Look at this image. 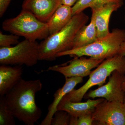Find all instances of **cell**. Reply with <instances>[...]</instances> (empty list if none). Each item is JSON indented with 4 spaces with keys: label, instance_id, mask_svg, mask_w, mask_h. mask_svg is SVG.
<instances>
[{
    "label": "cell",
    "instance_id": "cell-26",
    "mask_svg": "<svg viewBox=\"0 0 125 125\" xmlns=\"http://www.w3.org/2000/svg\"><path fill=\"white\" fill-rule=\"evenodd\" d=\"M124 19H125V18H124Z\"/></svg>",
    "mask_w": 125,
    "mask_h": 125
},
{
    "label": "cell",
    "instance_id": "cell-21",
    "mask_svg": "<svg viewBox=\"0 0 125 125\" xmlns=\"http://www.w3.org/2000/svg\"><path fill=\"white\" fill-rule=\"evenodd\" d=\"M93 122L92 114L84 115L79 117L71 115L69 125H92Z\"/></svg>",
    "mask_w": 125,
    "mask_h": 125
},
{
    "label": "cell",
    "instance_id": "cell-18",
    "mask_svg": "<svg viewBox=\"0 0 125 125\" xmlns=\"http://www.w3.org/2000/svg\"><path fill=\"white\" fill-rule=\"evenodd\" d=\"M15 118L7 107L4 96H0V125H15Z\"/></svg>",
    "mask_w": 125,
    "mask_h": 125
},
{
    "label": "cell",
    "instance_id": "cell-3",
    "mask_svg": "<svg viewBox=\"0 0 125 125\" xmlns=\"http://www.w3.org/2000/svg\"><path fill=\"white\" fill-rule=\"evenodd\" d=\"M125 40V30L113 29L108 36L89 45L58 53L57 57L66 55L81 57L88 56L105 60L118 54L121 45Z\"/></svg>",
    "mask_w": 125,
    "mask_h": 125
},
{
    "label": "cell",
    "instance_id": "cell-13",
    "mask_svg": "<svg viewBox=\"0 0 125 125\" xmlns=\"http://www.w3.org/2000/svg\"><path fill=\"white\" fill-rule=\"evenodd\" d=\"M23 69L20 65L0 66V95L4 96L22 79Z\"/></svg>",
    "mask_w": 125,
    "mask_h": 125
},
{
    "label": "cell",
    "instance_id": "cell-27",
    "mask_svg": "<svg viewBox=\"0 0 125 125\" xmlns=\"http://www.w3.org/2000/svg\"></svg>",
    "mask_w": 125,
    "mask_h": 125
},
{
    "label": "cell",
    "instance_id": "cell-23",
    "mask_svg": "<svg viewBox=\"0 0 125 125\" xmlns=\"http://www.w3.org/2000/svg\"><path fill=\"white\" fill-rule=\"evenodd\" d=\"M62 4L72 7L78 0H61Z\"/></svg>",
    "mask_w": 125,
    "mask_h": 125
},
{
    "label": "cell",
    "instance_id": "cell-4",
    "mask_svg": "<svg viewBox=\"0 0 125 125\" xmlns=\"http://www.w3.org/2000/svg\"><path fill=\"white\" fill-rule=\"evenodd\" d=\"M115 70L125 75V56L117 54L104 60L96 69L91 72L86 83L78 89H73L62 99L73 102H81L90 89L95 85L100 87L103 85L107 77Z\"/></svg>",
    "mask_w": 125,
    "mask_h": 125
},
{
    "label": "cell",
    "instance_id": "cell-15",
    "mask_svg": "<svg viewBox=\"0 0 125 125\" xmlns=\"http://www.w3.org/2000/svg\"><path fill=\"white\" fill-rule=\"evenodd\" d=\"M72 7L62 4L47 23L49 35L57 32L65 27L72 17Z\"/></svg>",
    "mask_w": 125,
    "mask_h": 125
},
{
    "label": "cell",
    "instance_id": "cell-7",
    "mask_svg": "<svg viewBox=\"0 0 125 125\" xmlns=\"http://www.w3.org/2000/svg\"><path fill=\"white\" fill-rule=\"evenodd\" d=\"M92 117L98 125H125V103L104 99L96 106Z\"/></svg>",
    "mask_w": 125,
    "mask_h": 125
},
{
    "label": "cell",
    "instance_id": "cell-16",
    "mask_svg": "<svg viewBox=\"0 0 125 125\" xmlns=\"http://www.w3.org/2000/svg\"><path fill=\"white\" fill-rule=\"evenodd\" d=\"M98 39L94 18L92 15L89 24L84 25L76 34L72 49L85 46Z\"/></svg>",
    "mask_w": 125,
    "mask_h": 125
},
{
    "label": "cell",
    "instance_id": "cell-12",
    "mask_svg": "<svg viewBox=\"0 0 125 125\" xmlns=\"http://www.w3.org/2000/svg\"><path fill=\"white\" fill-rule=\"evenodd\" d=\"M65 78L64 84L54 94L53 102L48 107L47 114L40 123V125H51L52 119L57 111V106L62 98L74 89L77 84L83 81V77H72Z\"/></svg>",
    "mask_w": 125,
    "mask_h": 125
},
{
    "label": "cell",
    "instance_id": "cell-24",
    "mask_svg": "<svg viewBox=\"0 0 125 125\" xmlns=\"http://www.w3.org/2000/svg\"><path fill=\"white\" fill-rule=\"evenodd\" d=\"M118 54L121 55L125 56V40L121 45Z\"/></svg>",
    "mask_w": 125,
    "mask_h": 125
},
{
    "label": "cell",
    "instance_id": "cell-1",
    "mask_svg": "<svg viewBox=\"0 0 125 125\" xmlns=\"http://www.w3.org/2000/svg\"><path fill=\"white\" fill-rule=\"evenodd\" d=\"M42 84L39 79L26 81L21 79L5 96L8 109L15 117L26 125H34L42 116L35 97Z\"/></svg>",
    "mask_w": 125,
    "mask_h": 125
},
{
    "label": "cell",
    "instance_id": "cell-8",
    "mask_svg": "<svg viewBox=\"0 0 125 125\" xmlns=\"http://www.w3.org/2000/svg\"><path fill=\"white\" fill-rule=\"evenodd\" d=\"M125 76L118 71H114L109 76L107 83L86 93L84 98L101 97L108 101L123 102L124 93L122 86Z\"/></svg>",
    "mask_w": 125,
    "mask_h": 125
},
{
    "label": "cell",
    "instance_id": "cell-17",
    "mask_svg": "<svg viewBox=\"0 0 125 125\" xmlns=\"http://www.w3.org/2000/svg\"><path fill=\"white\" fill-rule=\"evenodd\" d=\"M109 3H115L123 6V0H78L72 7V15L83 12L87 8L91 9Z\"/></svg>",
    "mask_w": 125,
    "mask_h": 125
},
{
    "label": "cell",
    "instance_id": "cell-5",
    "mask_svg": "<svg viewBox=\"0 0 125 125\" xmlns=\"http://www.w3.org/2000/svg\"><path fill=\"white\" fill-rule=\"evenodd\" d=\"M2 28L5 31L32 41L43 40L49 35L46 23L23 9L16 17L4 21Z\"/></svg>",
    "mask_w": 125,
    "mask_h": 125
},
{
    "label": "cell",
    "instance_id": "cell-9",
    "mask_svg": "<svg viewBox=\"0 0 125 125\" xmlns=\"http://www.w3.org/2000/svg\"><path fill=\"white\" fill-rule=\"evenodd\" d=\"M104 60H98L90 58H86L83 56L75 57L65 65H56L50 66L47 70L56 72L62 74L65 78L72 77H86L89 76L92 69L97 67Z\"/></svg>",
    "mask_w": 125,
    "mask_h": 125
},
{
    "label": "cell",
    "instance_id": "cell-20",
    "mask_svg": "<svg viewBox=\"0 0 125 125\" xmlns=\"http://www.w3.org/2000/svg\"><path fill=\"white\" fill-rule=\"evenodd\" d=\"M19 36L11 34H4L0 32V46L2 47H9L11 45H16L19 42Z\"/></svg>",
    "mask_w": 125,
    "mask_h": 125
},
{
    "label": "cell",
    "instance_id": "cell-22",
    "mask_svg": "<svg viewBox=\"0 0 125 125\" xmlns=\"http://www.w3.org/2000/svg\"><path fill=\"white\" fill-rule=\"evenodd\" d=\"M11 0H0V17L1 18L6 11Z\"/></svg>",
    "mask_w": 125,
    "mask_h": 125
},
{
    "label": "cell",
    "instance_id": "cell-19",
    "mask_svg": "<svg viewBox=\"0 0 125 125\" xmlns=\"http://www.w3.org/2000/svg\"><path fill=\"white\" fill-rule=\"evenodd\" d=\"M71 115L67 112L57 110L52 119L51 125H69Z\"/></svg>",
    "mask_w": 125,
    "mask_h": 125
},
{
    "label": "cell",
    "instance_id": "cell-10",
    "mask_svg": "<svg viewBox=\"0 0 125 125\" xmlns=\"http://www.w3.org/2000/svg\"><path fill=\"white\" fill-rule=\"evenodd\" d=\"M62 4L61 0H24L22 8L31 12L39 20L47 23Z\"/></svg>",
    "mask_w": 125,
    "mask_h": 125
},
{
    "label": "cell",
    "instance_id": "cell-25",
    "mask_svg": "<svg viewBox=\"0 0 125 125\" xmlns=\"http://www.w3.org/2000/svg\"><path fill=\"white\" fill-rule=\"evenodd\" d=\"M122 90H123L124 93V98L123 102L125 103V79H124L123 83H122Z\"/></svg>",
    "mask_w": 125,
    "mask_h": 125
},
{
    "label": "cell",
    "instance_id": "cell-14",
    "mask_svg": "<svg viewBox=\"0 0 125 125\" xmlns=\"http://www.w3.org/2000/svg\"><path fill=\"white\" fill-rule=\"evenodd\" d=\"M104 99L92 100L89 98L85 102H73L62 99L57 106V110L65 111L72 116L79 117L92 114L97 105Z\"/></svg>",
    "mask_w": 125,
    "mask_h": 125
},
{
    "label": "cell",
    "instance_id": "cell-11",
    "mask_svg": "<svg viewBox=\"0 0 125 125\" xmlns=\"http://www.w3.org/2000/svg\"><path fill=\"white\" fill-rule=\"evenodd\" d=\"M122 6L117 3H109L91 9L98 39L105 37L110 33L109 24L111 15Z\"/></svg>",
    "mask_w": 125,
    "mask_h": 125
},
{
    "label": "cell",
    "instance_id": "cell-6",
    "mask_svg": "<svg viewBox=\"0 0 125 125\" xmlns=\"http://www.w3.org/2000/svg\"><path fill=\"white\" fill-rule=\"evenodd\" d=\"M39 44L37 41L25 39L14 46L0 47L1 65H24L32 67L38 62Z\"/></svg>",
    "mask_w": 125,
    "mask_h": 125
},
{
    "label": "cell",
    "instance_id": "cell-2",
    "mask_svg": "<svg viewBox=\"0 0 125 125\" xmlns=\"http://www.w3.org/2000/svg\"><path fill=\"white\" fill-rule=\"evenodd\" d=\"M89 19L83 12L75 15L61 30L43 39L39 44V61H52L58 53L72 49L76 34Z\"/></svg>",
    "mask_w": 125,
    "mask_h": 125
}]
</instances>
